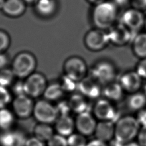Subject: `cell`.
<instances>
[{
  "label": "cell",
  "mask_w": 146,
  "mask_h": 146,
  "mask_svg": "<svg viewBox=\"0 0 146 146\" xmlns=\"http://www.w3.org/2000/svg\"><path fill=\"white\" fill-rule=\"evenodd\" d=\"M136 117L130 115L124 116L119 119L115 124L114 138L120 146L132 141L137 136L140 128Z\"/></svg>",
  "instance_id": "1"
},
{
  "label": "cell",
  "mask_w": 146,
  "mask_h": 146,
  "mask_svg": "<svg viewBox=\"0 0 146 146\" xmlns=\"http://www.w3.org/2000/svg\"><path fill=\"white\" fill-rule=\"evenodd\" d=\"M118 8L112 1H104L95 6L92 14V21L99 29H110L116 21Z\"/></svg>",
  "instance_id": "2"
},
{
  "label": "cell",
  "mask_w": 146,
  "mask_h": 146,
  "mask_svg": "<svg viewBox=\"0 0 146 146\" xmlns=\"http://www.w3.org/2000/svg\"><path fill=\"white\" fill-rule=\"evenodd\" d=\"M36 66V60L35 56L29 52L23 51L15 56L11 68L16 77L26 79L34 72Z\"/></svg>",
  "instance_id": "3"
},
{
  "label": "cell",
  "mask_w": 146,
  "mask_h": 146,
  "mask_svg": "<svg viewBox=\"0 0 146 146\" xmlns=\"http://www.w3.org/2000/svg\"><path fill=\"white\" fill-rule=\"evenodd\" d=\"M33 115L39 123L48 124L55 123L59 116L55 106L46 99L39 100L34 104Z\"/></svg>",
  "instance_id": "4"
},
{
  "label": "cell",
  "mask_w": 146,
  "mask_h": 146,
  "mask_svg": "<svg viewBox=\"0 0 146 146\" xmlns=\"http://www.w3.org/2000/svg\"><path fill=\"white\" fill-rule=\"evenodd\" d=\"M64 74L79 82L85 77L87 72L86 64L83 59L76 56H73L66 60L63 64Z\"/></svg>",
  "instance_id": "5"
},
{
  "label": "cell",
  "mask_w": 146,
  "mask_h": 146,
  "mask_svg": "<svg viewBox=\"0 0 146 146\" xmlns=\"http://www.w3.org/2000/svg\"><path fill=\"white\" fill-rule=\"evenodd\" d=\"M25 94L31 98L43 95L47 86L45 76L39 72H34L24 80Z\"/></svg>",
  "instance_id": "6"
},
{
  "label": "cell",
  "mask_w": 146,
  "mask_h": 146,
  "mask_svg": "<svg viewBox=\"0 0 146 146\" xmlns=\"http://www.w3.org/2000/svg\"><path fill=\"white\" fill-rule=\"evenodd\" d=\"M100 84H107L112 82L116 76L114 66L108 61L97 63L91 70V76Z\"/></svg>",
  "instance_id": "7"
},
{
  "label": "cell",
  "mask_w": 146,
  "mask_h": 146,
  "mask_svg": "<svg viewBox=\"0 0 146 146\" xmlns=\"http://www.w3.org/2000/svg\"><path fill=\"white\" fill-rule=\"evenodd\" d=\"M110 42L108 33L96 29L88 31L84 37V44L90 50L97 51L104 48Z\"/></svg>",
  "instance_id": "8"
},
{
  "label": "cell",
  "mask_w": 146,
  "mask_h": 146,
  "mask_svg": "<svg viewBox=\"0 0 146 146\" xmlns=\"http://www.w3.org/2000/svg\"><path fill=\"white\" fill-rule=\"evenodd\" d=\"M34 103L27 95L15 96L12 102L13 112L20 119H27L33 115Z\"/></svg>",
  "instance_id": "9"
},
{
  "label": "cell",
  "mask_w": 146,
  "mask_h": 146,
  "mask_svg": "<svg viewBox=\"0 0 146 146\" xmlns=\"http://www.w3.org/2000/svg\"><path fill=\"white\" fill-rule=\"evenodd\" d=\"M93 113L100 121H113L117 115L115 107L107 99H101L96 102L93 107Z\"/></svg>",
  "instance_id": "10"
},
{
  "label": "cell",
  "mask_w": 146,
  "mask_h": 146,
  "mask_svg": "<svg viewBox=\"0 0 146 146\" xmlns=\"http://www.w3.org/2000/svg\"><path fill=\"white\" fill-rule=\"evenodd\" d=\"M75 128L78 133L88 136L94 134L97 125L95 117L90 112H84L78 114L75 120Z\"/></svg>",
  "instance_id": "11"
},
{
  "label": "cell",
  "mask_w": 146,
  "mask_h": 146,
  "mask_svg": "<svg viewBox=\"0 0 146 146\" xmlns=\"http://www.w3.org/2000/svg\"><path fill=\"white\" fill-rule=\"evenodd\" d=\"M144 22L145 17L142 11L132 7L124 11L121 16V22L131 31L140 29Z\"/></svg>",
  "instance_id": "12"
},
{
  "label": "cell",
  "mask_w": 146,
  "mask_h": 146,
  "mask_svg": "<svg viewBox=\"0 0 146 146\" xmlns=\"http://www.w3.org/2000/svg\"><path fill=\"white\" fill-rule=\"evenodd\" d=\"M107 33L110 42L117 46L126 44L132 38V31L121 22L113 25Z\"/></svg>",
  "instance_id": "13"
},
{
  "label": "cell",
  "mask_w": 146,
  "mask_h": 146,
  "mask_svg": "<svg viewBox=\"0 0 146 146\" xmlns=\"http://www.w3.org/2000/svg\"><path fill=\"white\" fill-rule=\"evenodd\" d=\"M77 89L84 96L91 99L99 97L102 92L100 84L91 76H86L78 82Z\"/></svg>",
  "instance_id": "14"
},
{
  "label": "cell",
  "mask_w": 146,
  "mask_h": 146,
  "mask_svg": "<svg viewBox=\"0 0 146 146\" xmlns=\"http://www.w3.org/2000/svg\"><path fill=\"white\" fill-rule=\"evenodd\" d=\"M119 83L124 91L131 93L137 92L142 84V78L135 71H129L124 74L120 78Z\"/></svg>",
  "instance_id": "15"
},
{
  "label": "cell",
  "mask_w": 146,
  "mask_h": 146,
  "mask_svg": "<svg viewBox=\"0 0 146 146\" xmlns=\"http://www.w3.org/2000/svg\"><path fill=\"white\" fill-rule=\"evenodd\" d=\"M94 135L103 141H110L115 136V124L111 121H100L97 123Z\"/></svg>",
  "instance_id": "16"
},
{
  "label": "cell",
  "mask_w": 146,
  "mask_h": 146,
  "mask_svg": "<svg viewBox=\"0 0 146 146\" xmlns=\"http://www.w3.org/2000/svg\"><path fill=\"white\" fill-rule=\"evenodd\" d=\"M27 139L18 131H6L0 135V146H25Z\"/></svg>",
  "instance_id": "17"
},
{
  "label": "cell",
  "mask_w": 146,
  "mask_h": 146,
  "mask_svg": "<svg viewBox=\"0 0 146 146\" xmlns=\"http://www.w3.org/2000/svg\"><path fill=\"white\" fill-rule=\"evenodd\" d=\"M54 123L57 134L66 137L72 134L75 128V120L70 115L58 116Z\"/></svg>",
  "instance_id": "18"
},
{
  "label": "cell",
  "mask_w": 146,
  "mask_h": 146,
  "mask_svg": "<svg viewBox=\"0 0 146 146\" xmlns=\"http://www.w3.org/2000/svg\"><path fill=\"white\" fill-rule=\"evenodd\" d=\"M85 98L80 93L72 94L68 99L71 111L77 114L84 112H90L89 105Z\"/></svg>",
  "instance_id": "19"
},
{
  "label": "cell",
  "mask_w": 146,
  "mask_h": 146,
  "mask_svg": "<svg viewBox=\"0 0 146 146\" xmlns=\"http://www.w3.org/2000/svg\"><path fill=\"white\" fill-rule=\"evenodd\" d=\"M25 9L23 0H6L2 10L9 16L18 17L24 12Z\"/></svg>",
  "instance_id": "20"
},
{
  "label": "cell",
  "mask_w": 146,
  "mask_h": 146,
  "mask_svg": "<svg viewBox=\"0 0 146 146\" xmlns=\"http://www.w3.org/2000/svg\"><path fill=\"white\" fill-rule=\"evenodd\" d=\"M124 90L119 83L111 82L106 85L103 93L106 98L109 100L116 101L120 100L123 94Z\"/></svg>",
  "instance_id": "21"
},
{
  "label": "cell",
  "mask_w": 146,
  "mask_h": 146,
  "mask_svg": "<svg viewBox=\"0 0 146 146\" xmlns=\"http://www.w3.org/2000/svg\"><path fill=\"white\" fill-rule=\"evenodd\" d=\"M33 133L34 137L43 142H47L54 135V129L50 124L40 123L34 127Z\"/></svg>",
  "instance_id": "22"
},
{
  "label": "cell",
  "mask_w": 146,
  "mask_h": 146,
  "mask_svg": "<svg viewBox=\"0 0 146 146\" xmlns=\"http://www.w3.org/2000/svg\"><path fill=\"white\" fill-rule=\"evenodd\" d=\"M132 48L137 56L141 59L146 58V33L137 34L134 37Z\"/></svg>",
  "instance_id": "23"
},
{
  "label": "cell",
  "mask_w": 146,
  "mask_h": 146,
  "mask_svg": "<svg viewBox=\"0 0 146 146\" xmlns=\"http://www.w3.org/2000/svg\"><path fill=\"white\" fill-rule=\"evenodd\" d=\"M128 107L133 111H140L146 105V96L144 93H132L127 100Z\"/></svg>",
  "instance_id": "24"
},
{
  "label": "cell",
  "mask_w": 146,
  "mask_h": 146,
  "mask_svg": "<svg viewBox=\"0 0 146 146\" xmlns=\"http://www.w3.org/2000/svg\"><path fill=\"white\" fill-rule=\"evenodd\" d=\"M64 93L59 83H52L47 85L43 95L44 99L49 102L56 101L63 96Z\"/></svg>",
  "instance_id": "25"
},
{
  "label": "cell",
  "mask_w": 146,
  "mask_h": 146,
  "mask_svg": "<svg viewBox=\"0 0 146 146\" xmlns=\"http://www.w3.org/2000/svg\"><path fill=\"white\" fill-rule=\"evenodd\" d=\"M14 116L13 112L6 108L0 109V129L10 130L14 123Z\"/></svg>",
  "instance_id": "26"
},
{
  "label": "cell",
  "mask_w": 146,
  "mask_h": 146,
  "mask_svg": "<svg viewBox=\"0 0 146 146\" xmlns=\"http://www.w3.org/2000/svg\"><path fill=\"white\" fill-rule=\"evenodd\" d=\"M55 7L54 0H38L36 4L38 13L43 16L51 15L54 12Z\"/></svg>",
  "instance_id": "27"
},
{
  "label": "cell",
  "mask_w": 146,
  "mask_h": 146,
  "mask_svg": "<svg viewBox=\"0 0 146 146\" xmlns=\"http://www.w3.org/2000/svg\"><path fill=\"white\" fill-rule=\"evenodd\" d=\"M15 75L11 68H5L0 70V86L7 88L14 83Z\"/></svg>",
  "instance_id": "28"
},
{
  "label": "cell",
  "mask_w": 146,
  "mask_h": 146,
  "mask_svg": "<svg viewBox=\"0 0 146 146\" xmlns=\"http://www.w3.org/2000/svg\"><path fill=\"white\" fill-rule=\"evenodd\" d=\"M59 83L61 86L64 92H72L77 89L78 82L64 74L61 76Z\"/></svg>",
  "instance_id": "29"
},
{
  "label": "cell",
  "mask_w": 146,
  "mask_h": 146,
  "mask_svg": "<svg viewBox=\"0 0 146 146\" xmlns=\"http://www.w3.org/2000/svg\"><path fill=\"white\" fill-rule=\"evenodd\" d=\"M68 146H86L87 144L86 136L79 133H73L67 138Z\"/></svg>",
  "instance_id": "30"
},
{
  "label": "cell",
  "mask_w": 146,
  "mask_h": 146,
  "mask_svg": "<svg viewBox=\"0 0 146 146\" xmlns=\"http://www.w3.org/2000/svg\"><path fill=\"white\" fill-rule=\"evenodd\" d=\"M11 101V94L7 88L0 86V109L6 107Z\"/></svg>",
  "instance_id": "31"
},
{
  "label": "cell",
  "mask_w": 146,
  "mask_h": 146,
  "mask_svg": "<svg viewBox=\"0 0 146 146\" xmlns=\"http://www.w3.org/2000/svg\"><path fill=\"white\" fill-rule=\"evenodd\" d=\"M46 146H68L67 138L59 134H54L47 141Z\"/></svg>",
  "instance_id": "32"
},
{
  "label": "cell",
  "mask_w": 146,
  "mask_h": 146,
  "mask_svg": "<svg viewBox=\"0 0 146 146\" xmlns=\"http://www.w3.org/2000/svg\"><path fill=\"white\" fill-rule=\"evenodd\" d=\"M55 107L58 111L59 116L69 115L70 112L72 111L68 100H60L55 106Z\"/></svg>",
  "instance_id": "33"
},
{
  "label": "cell",
  "mask_w": 146,
  "mask_h": 146,
  "mask_svg": "<svg viewBox=\"0 0 146 146\" xmlns=\"http://www.w3.org/2000/svg\"><path fill=\"white\" fill-rule=\"evenodd\" d=\"M10 39L5 31L0 30V53L5 52L10 46Z\"/></svg>",
  "instance_id": "34"
},
{
  "label": "cell",
  "mask_w": 146,
  "mask_h": 146,
  "mask_svg": "<svg viewBox=\"0 0 146 146\" xmlns=\"http://www.w3.org/2000/svg\"><path fill=\"white\" fill-rule=\"evenodd\" d=\"M11 91L15 96L26 94L24 80L22 81L21 80H19L14 82L11 85Z\"/></svg>",
  "instance_id": "35"
},
{
  "label": "cell",
  "mask_w": 146,
  "mask_h": 146,
  "mask_svg": "<svg viewBox=\"0 0 146 146\" xmlns=\"http://www.w3.org/2000/svg\"><path fill=\"white\" fill-rule=\"evenodd\" d=\"M136 71L142 79H146V58H143L138 63Z\"/></svg>",
  "instance_id": "36"
},
{
  "label": "cell",
  "mask_w": 146,
  "mask_h": 146,
  "mask_svg": "<svg viewBox=\"0 0 146 146\" xmlns=\"http://www.w3.org/2000/svg\"><path fill=\"white\" fill-rule=\"evenodd\" d=\"M137 143L141 146H146V125L141 126L137 136Z\"/></svg>",
  "instance_id": "37"
},
{
  "label": "cell",
  "mask_w": 146,
  "mask_h": 146,
  "mask_svg": "<svg viewBox=\"0 0 146 146\" xmlns=\"http://www.w3.org/2000/svg\"><path fill=\"white\" fill-rule=\"evenodd\" d=\"M130 4L132 8L141 11L146 10V0H130Z\"/></svg>",
  "instance_id": "38"
},
{
  "label": "cell",
  "mask_w": 146,
  "mask_h": 146,
  "mask_svg": "<svg viewBox=\"0 0 146 146\" xmlns=\"http://www.w3.org/2000/svg\"><path fill=\"white\" fill-rule=\"evenodd\" d=\"M25 146H46L44 142L33 136L27 139Z\"/></svg>",
  "instance_id": "39"
},
{
  "label": "cell",
  "mask_w": 146,
  "mask_h": 146,
  "mask_svg": "<svg viewBox=\"0 0 146 146\" xmlns=\"http://www.w3.org/2000/svg\"><path fill=\"white\" fill-rule=\"evenodd\" d=\"M136 119L141 126L146 125V109H142L139 111Z\"/></svg>",
  "instance_id": "40"
},
{
  "label": "cell",
  "mask_w": 146,
  "mask_h": 146,
  "mask_svg": "<svg viewBox=\"0 0 146 146\" xmlns=\"http://www.w3.org/2000/svg\"><path fill=\"white\" fill-rule=\"evenodd\" d=\"M9 62L7 56L3 52L0 53V70L6 67Z\"/></svg>",
  "instance_id": "41"
},
{
  "label": "cell",
  "mask_w": 146,
  "mask_h": 146,
  "mask_svg": "<svg viewBox=\"0 0 146 146\" xmlns=\"http://www.w3.org/2000/svg\"><path fill=\"white\" fill-rule=\"evenodd\" d=\"M86 146H107L106 142L95 139L87 143Z\"/></svg>",
  "instance_id": "42"
},
{
  "label": "cell",
  "mask_w": 146,
  "mask_h": 146,
  "mask_svg": "<svg viewBox=\"0 0 146 146\" xmlns=\"http://www.w3.org/2000/svg\"><path fill=\"white\" fill-rule=\"evenodd\" d=\"M112 2L118 7H124L128 3H130V0H112Z\"/></svg>",
  "instance_id": "43"
},
{
  "label": "cell",
  "mask_w": 146,
  "mask_h": 146,
  "mask_svg": "<svg viewBox=\"0 0 146 146\" xmlns=\"http://www.w3.org/2000/svg\"><path fill=\"white\" fill-rule=\"evenodd\" d=\"M124 146H141L138 143H136V142H133V141H131L126 144H125Z\"/></svg>",
  "instance_id": "44"
},
{
  "label": "cell",
  "mask_w": 146,
  "mask_h": 146,
  "mask_svg": "<svg viewBox=\"0 0 146 146\" xmlns=\"http://www.w3.org/2000/svg\"><path fill=\"white\" fill-rule=\"evenodd\" d=\"M90 2L92 3H94V4H95V5H98L103 1H104L105 0H88Z\"/></svg>",
  "instance_id": "45"
},
{
  "label": "cell",
  "mask_w": 146,
  "mask_h": 146,
  "mask_svg": "<svg viewBox=\"0 0 146 146\" xmlns=\"http://www.w3.org/2000/svg\"><path fill=\"white\" fill-rule=\"evenodd\" d=\"M6 0H0V9H3Z\"/></svg>",
  "instance_id": "46"
},
{
  "label": "cell",
  "mask_w": 146,
  "mask_h": 146,
  "mask_svg": "<svg viewBox=\"0 0 146 146\" xmlns=\"http://www.w3.org/2000/svg\"><path fill=\"white\" fill-rule=\"evenodd\" d=\"M24 2L29 3H34V2H36L38 1V0H23Z\"/></svg>",
  "instance_id": "47"
},
{
  "label": "cell",
  "mask_w": 146,
  "mask_h": 146,
  "mask_svg": "<svg viewBox=\"0 0 146 146\" xmlns=\"http://www.w3.org/2000/svg\"><path fill=\"white\" fill-rule=\"evenodd\" d=\"M144 94L146 96V84L144 86Z\"/></svg>",
  "instance_id": "48"
},
{
  "label": "cell",
  "mask_w": 146,
  "mask_h": 146,
  "mask_svg": "<svg viewBox=\"0 0 146 146\" xmlns=\"http://www.w3.org/2000/svg\"><path fill=\"white\" fill-rule=\"evenodd\" d=\"M144 26H145V28H146V17H145V22H144Z\"/></svg>",
  "instance_id": "49"
}]
</instances>
